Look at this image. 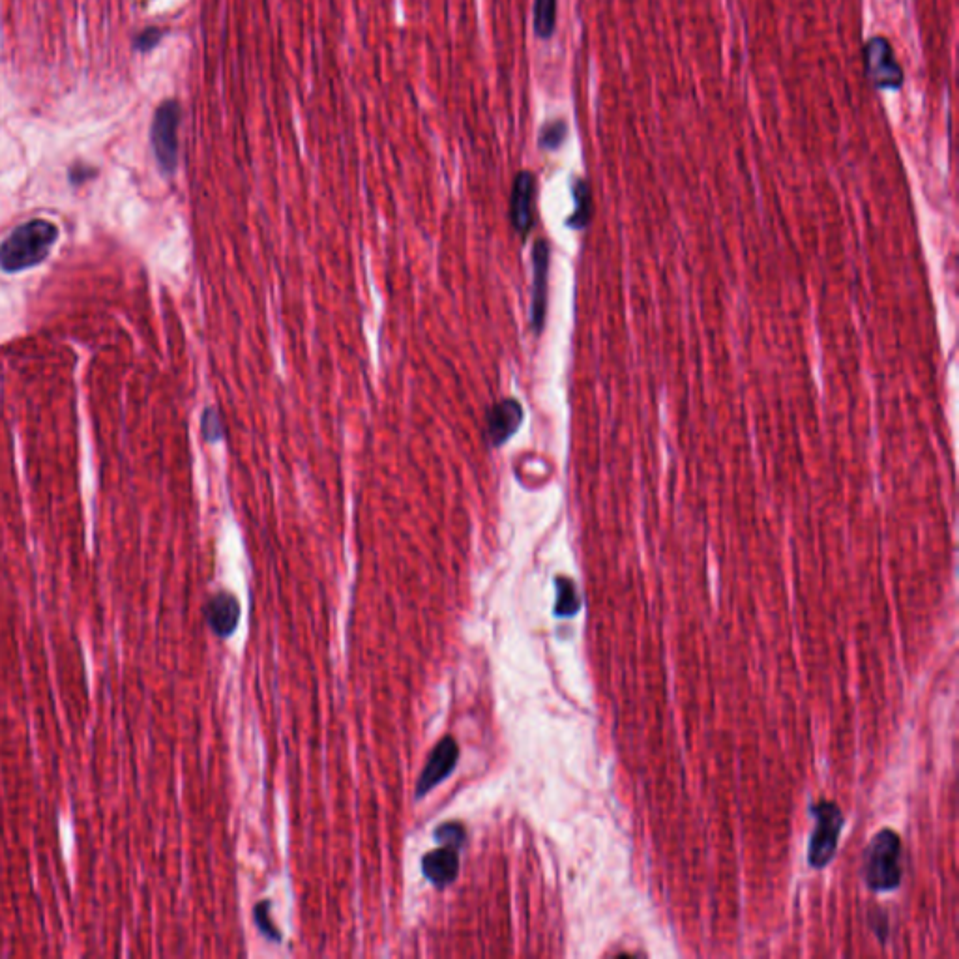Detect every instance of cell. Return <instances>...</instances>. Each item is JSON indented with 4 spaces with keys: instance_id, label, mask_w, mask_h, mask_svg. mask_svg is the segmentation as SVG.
I'll return each instance as SVG.
<instances>
[{
    "instance_id": "13",
    "label": "cell",
    "mask_w": 959,
    "mask_h": 959,
    "mask_svg": "<svg viewBox=\"0 0 959 959\" xmlns=\"http://www.w3.org/2000/svg\"><path fill=\"white\" fill-rule=\"evenodd\" d=\"M574 201H576V210L574 214L570 216L568 220V225L572 229H585L589 222H591L592 214V197H591V188L585 180H576L574 184Z\"/></svg>"
},
{
    "instance_id": "11",
    "label": "cell",
    "mask_w": 959,
    "mask_h": 959,
    "mask_svg": "<svg viewBox=\"0 0 959 959\" xmlns=\"http://www.w3.org/2000/svg\"><path fill=\"white\" fill-rule=\"evenodd\" d=\"M459 870V856L454 847L444 845L441 849H435L422 860V871L426 875L429 883H433L439 888L448 886L456 881Z\"/></svg>"
},
{
    "instance_id": "19",
    "label": "cell",
    "mask_w": 959,
    "mask_h": 959,
    "mask_svg": "<svg viewBox=\"0 0 959 959\" xmlns=\"http://www.w3.org/2000/svg\"><path fill=\"white\" fill-rule=\"evenodd\" d=\"M163 32L160 29H147L139 38H137V49L141 51H150L152 47H156L158 42L162 40Z\"/></svg>"
},
{
    "instance_id": "5",
    "label": "cell",
    "mask_w": 959,
    "mask_h": 959,
    "mask_svg": "<svg viewBox=\"0 0 959 959\" xmlns=\"http://www.w3.org/2000/svg\"><path fill=\"white\" fill-rule=\"evenodd\" d=\"M864 68L871 85L879 90H898L903 85V68L894 49L883 36H875L864 47Z\"/></svg>"
},
{
    "instance_id": "17",
    "label": "cell",
    "mask_w": 959,
    "mask_h": 959,
    "mask_svg": "<svg viewBox=\"0 0 959 959\" xmlns=\"http://www.w3.org/2000/svg\"><path fill=\"white\" fill-rule=\"evenodd\" d=\"M201 429H203V437L207 439L208 443H218L223 437L220 414L216 413L214 409H207L203 414V420H201Z\"/></svg>"
},
{
    "instance_id": "9",
    "label": "cell",
    "mask_w": 959,
    "mask_h": 959,
    "mask_svg": "<svg viewBox=\"0 0 959 959\" xmlns=\"http://www.w3.org/2000/svg\"><path fill=\"white\" fill-rule=\"evenodd\" d=\"M534 193H536L534 175L529 171L517 173L514 188H512L510 216H512L514 229L521 237H527L534 225Z\"/></svg>"
},
{
    "instance_id": "4",
    "label": "cell",
    "mask_w": 959,
    "mask_h": 959,
    "mask_svg": "<svg viewBox=\"0 0 959 959\" xmlns=\"http://www.w3.org/2000/svg\"><path fill=\"white\" fill-rule=\"evenodd\" d=\"M180 105L173 100L160 105L152 122V148L163 175H173L178 165Z\"/></svg>"
},
{
    "instance_id": "10",
    "label": "cell",
    "mask_w": 959,
    "mask_h": 959,
    "mask_svg": "<svg viewBox=\"0 0 959 959\" xmlns=\"http://www.w3.org/2000/svg\"><path fill=\"white\" fill-rule=\"evenodd\" d=\"M205 617L212 632L220 637H229L237 630L240 620V604L229 592H218L205 605Z\"/></svg>"
},
{
    "instance_id": "15",
    "label": "cell",
    "mask_w": 959,
    "mask_h": 959,
    "mask_svg": "<svg viewBox=\"0 0 959 959\" xmlns=\"http://www.w3.org/2000/svg\"><path fill=\"white\" fill-rule=\"evenodd\" d=\"M566 133H568V126L564 120L547 122L540 133V147L544 150H557L564 143Z\"/></svg>"
},
{
    "instance_id": "1",
    "label": "cell",
    "mask_w": 959,
    "mask_h": 959,
    "mask_svg": "<svg viewBox=\"0 0 959 959\" xmlns=\"http://www.w3.org/2000/svg\"><path fill=\"white\" fill-rule=\"evenodd\" d=\"M57 240V225L45 220L23 223L0 244V268L8 274H15L38 266L49 257Z\"/></svg>"
},
{
    "instance_id": "3",
    "label": "cell",
    "mask_w": 959,
    "mask_h": 959,
    "mask_svg": "<svg viewBox=\"0 0 959 959\" xmlns=\"http://www.w3.org/2000/svg\"><path fill=\"white\" fill-rule=\"evenodd\" d=\"M812 813L815 817V830L810 840L808 860L815 870H819L828 866L836 856L843 828V813L840 806L830 800H821L819 804L812 806Z\"/></svg>"
},
{
    "instance_id": "12",
    "label": "cell",
    "mask_w": 959,
    "mask_h": 959,
    "mask_svg": "<svg viewBox=\"0 0 959 959\" xmlns=\"http://www.w3.org/2000/svg\"><path fill=\"white\" fill-rule=\"evenodd\" d=\"M534 32L538 38L549 40L557 25V0H534Z\"/></svg>"
},
{
    "instance_id": "16",
    "label": "cell",
    "mask_w": 959,
    "mask_h": 959,
    "mask_svg": "<svg viewBox=\"0 0 959 959\" xmlns=\"http://www.w3.org/2000/svg\"><path fill=\"white\" fill-rule=\"evenodd\" d=\"M465 838H467V832L461 823H446L435 830V840L454 849L461 847L465 843Z\"/></svg>"
},
{
    "instance_id": "18",
    "label": "cell",
    "mask_w": 959,
    "mask_h": 959,
    "mask_svg": "<svg viewBox=\"0 0 959 959\" xmlns=\"http://www.w3.org/2000/svg\"><path fill=\"white\" fill-rule=\"evenodd\" d=\"M268 911H270V903H268V901L259 903V905L255 907V922H257V926H259V930L265 933V937H268L270 941H276V943H278V941H281L280 931L276 930V926L270 922Z\"/></svg>"
},
{
    "instance_id": "6",
    "label": "cell",
    "mask_w": 959,
    "mask_h": 959,
    "mask_svg": "<svg viewBox=\"0 0 959 959\" xmlns=\"http://www.w3.org/2000/svg\"><path fill=\"white\" fill-rule=\"evenodd\" d=\"M459 746L458 742L452 737H444L429 755L428 763L422 770L418 785H416V797L422 798L428 795L431 789H435L439 783L446 780L454 768L458 765Z\"/></svg>"
},
{
    "instance_id": "14",
    "label": "cell",
    "mask_w": 959,
    "mask_h": 959,
    "mask_svg": "<svg viewBox=\"0 0 959 959\" xmlns=\"http://www.w3.org/2000/svg\"><path fill=\"white\" fill-rule=\"evenodd\" d=\"M557 604H555V615L557 617H572L581 609V600L577 594L576 585L568 577H557Z\"/></svg>"
},
{
    "instance_id": "8",
    "label": "cell",
    "mask_w": 959,
    "mask_h": 959,
    "mask_svg": "<svg viewBox=\"0 0 959 959\" xmlns=\"http://www.w3.org/2000/svg\"><path fill=\"white\" fill-rule=\"evenodd\" d=\"M523 422V407L516 399L506 398L497 401L487 411V439L493 446L508 443L517 433Z\"/></svg>"
},
{
    "instance_id": "7",
    "label": "cell",
    "mask_w": 959,
    "mask_h": 959,
    "mask_svg": "<svg viewBox=\"0 0 959 959\" xmlns=\"http://www.w3.org/2000/svg\"><path fill=\"white\" fill-rule=\"evenodd\" d=\"M547 274H549V244L538 240L532 250L531 326L536 334L544 330L547 311Z\"/></svg>"
},
{
    "instance_id": "2",
    "label": "cell",
    "mask_w": 959,
    "mask_h": 959,
    "mask_svg": "<svg viewBox=\"0 0 959 959\" xmlns=\"http://www.w3.org/2000/svg\"><path fill=\"white\" fill-rule=\"evenodd\" d=\"M901 840L900 836L885 828L873 836L864 853L862 875L866 885L875 892H888L898 888L901 883Z\"/></svg>"
}]
</instances>
